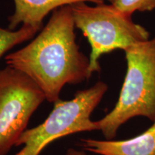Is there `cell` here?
<instances>
[{
    "mask_svg": "<svg viewBox=\"0 0 155 155\" xmlns=\"http://www.w3.org/2000/svg\"><path fill=\"white\" fill-rule=\"evenodd\" d=\"M75 25L71 5L56 9L47 25L26 46L5 56L7 66L32 79L48 102L59 101L65 85L88 80L89 58L76 43Z\"/></svg>",
    "mask_w": 155,
    "mask_h": 155,
    "instance_id": "cell-1",
    "label": "cell"
},
{
    "mask_svg": "<svg viewBox=\"0 0 155 155\" xmlns=\"http://www.w3.org/2000/svg\"><path fill=\"white\" fill-rule=\"evenodd\" d=\"M126 76L115 106L96 121L98 131L112 140L124 124L137 116L155 122V38L124 51Z\"/></svg>",
    "mask_w": 155,
    "mask_h": 155,
    "instance_id": "cell-2",
    "label": "cell"
},
{
    "mask_svg": "<svg viewBox=\"0 0 155 155\" xmlns=\"http://www.w3.org/2000/svg\"><path fill=\"white\" fill-rule=\"evenodd\" d=\"M71 5L75 28L88 39L91 48L90 72H100L99 59L117 49L125 51L131 46L150 40V32L136 24L131 16L112 5H88L85 2Z\"/></svg>",
    "mask_w": 155,
    "mask_h": 155,
    "instance_id": "cell-3",
    "label": "cell"
},
{
    "mask_svg": "<svg viewBox=\"0 0 155 155\" xmlns=\"http://www.w3.org/2000/svg\"><path fill=\"white\" fill-rule=\"evenodd\" d=\"M108 85L98 81L91 88L78 91L72 99H60L45 121L34 128L27 129L15 147L23 145L14 155H40L57 139L73 134L98 131L91 114L104 98Z\"/></svg>",
    "mask_w": 155,
    "mask_h": 155,
    "instance_id": "cell-4",
    "label": "cell"
},
{
    "mask_svg": "<svg viewBox=\"0 0 155 155\" xmlns=\"http://www.w3.org/2000/svg\"><path fill=\"white\" fill-rule=\"evenodd\" d=\"M45 100L43 92L28 75L9 66L0 70V155L16 145Z\"/></svg>",
    "mask_w": 155,
    "mask_h": 155,
    "instance_id": "cell-5",
    "label": "cell"
},
{
    "mask_svg": "<svg viewBox=\"0 0 155 155\" xmlns=\"http://www.w3.org/2000/svg\"><path fill=\"white\" fill-rule=\"evenodd\" d=\"M81 150L96 155H155V122L144 132L125 140L81 139Z\"/></svg>",
    "mask_w": 155,
    "mask_h": 155,
    "instance_id": "cell-6",
    "label": "cell"
},
{
    "mask_svg": "<svg viewBox=\"0 0 155 155\" xmlns=\"http://www.w3.org/2000/svg\"><path fill=\"white\" fill-rule=\"evenodd\" d=\"M15 10L8 17L9 30H15L20 25H30L41 30L43 19L50 12L65 5L79 2L96 5L104 3V0H12Z\"/></svg>",
    "mask_w": 155,
    "mask_h": 155,
    "instance_id": "cell-7",
    "label": "cell"
},
{
    "mask_svg": "<svg viewBox=\"0 0 155 155\" xmlns=\"http://www.w3.org/2000/svg\"><path fill=\"white\" fill-rule=\"evenodd\" d=\"M40 30L30 25H22L21 28L15 30L0 26V58L15 46L33 38Z\"/></svg>",
    "mask_w": 155,
    "mask_h": 155,
    "instance_id": "cell-8",
    "label": "cell"
},
{
    "mask_svg": "<svg viewBox=\"0 0 155 155\" xmlns=\"http://www.w3.org/2000/svg\"><path fill=\"white\" fill-rule=\"evenodd\" d=\"M124 14L132 16L135 12H151L155 9V0H108Z\"/></svg>",
    "mask_w": 155,
    "mask_h": 155,
    "instance_id": "cell-9",
    "label": "cell"
},
{
    "mask_svg": "<svg viewBox=\"0 0 155 155\" xmlns=\"http://www.w3.org/2000/svg\"><path fill=\"white\" fill-rule=\"evenodd\" d=\"M63 155H96V154H88L87 152L81 150V149L68 148L66 151H65V154Z\"/></svg>",
    "mask_w": 155,
    "mask_h": 155,
    "instance_id": "cell-10",
    "label": "cell"
}]
</instances>
